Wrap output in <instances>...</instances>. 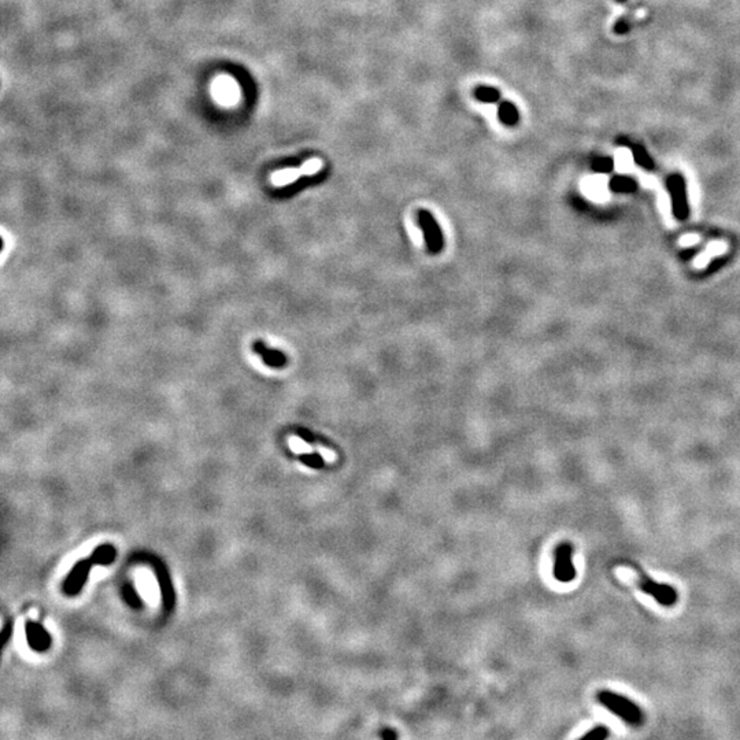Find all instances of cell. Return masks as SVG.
Listing matches in <instances>:
<instances>
[{
	"label": "cell",
	"mask_w": 740,
	"mask_h": 740,
	"mask_svg": "<svg viewBox=\"0 0 740 740\" xmlns=\"http://www.w3.org/2000/svg\"><path fill=\"white\" fill-rule=\"evenodd\" d=\"M610 735V731L606 725H598L595 728H592L590 732H587L583 739H591V740H604L606 739Z\"/></svg>",
	"instance_id": "obj_17"
},
{
	"label": "cell",
	"mask_w": 740,
	"mask_h": 740,
	"mask_svg": "<svg viewBox=\"0 0 740 740\" xmlns=\"http://www.w3.org/2000/svg\"><path fill=\"white\" fill-rule=\"evenodd\" d=\"M420 221H421V225L424 228L425 239H427V243H428L431 252L440 251V248L443 246V238H441V232H440L436 221L433 220L431 213L424 211V210L420 211Z\"/></svg>",
	"instance_id": "obj_7"
},
{
	"label": "cell",
	"mask_w": 740,
	"mask_h": 740,
	"mask_svg": "<svg viewBox=\"0 0 740 740\" xmlns=\"http://www.w3.org/2000/svg\"><path fill=\"white\" fill-rule=\"evenodd\" d=\"M302 461L310 466V468H315V469H319L324 466V457L318 452V454H312V452H305L302 455Z\"/></svg>",
	"instance_id": "obj_19"
},
{
	"label": "cell",
	"mask_w": 740,
	"mask_h": 740,
	"mask_svg": "<svg viewBox=\"0 0 740 740\" xmlns=\"http://www.w3.org/2000/svg\"><path fill=\"white\" fill-rule=\"evenodd\" d=\"M554 577L561 583H570L576 577L573 547L566 542L559 545L555 550Z\"/></svg>",
	"instance_id": "obj_4"
},
{
	"label": "cell",
	"mask_w": 740,
	"mask_h": 740,
	"mask_svg": "<svg viewBox=\"0 0 740 740\" xmlns=\"http://www.w3.org/2000/svg\"><path fill=\"white\" fill-rule=\"evenodd\" d=\"M610 185H612V188L615 191H618V192H629V191H633L636 188V183L633 180L625 179V177L615 179Z\"/></svg>",
	"instance_id": "obj_18"
},
{
	"label": "cell",
	"mask_w": 740,
	"mask_h": 740,
	"mask_svg": "<svg viewBox=\"0 0 740 740\" xmlns=\"http://www.w3.org/2000/svg\"><path fill=\"white\" fill-rule=\"evenodd\" d=\"M321 169H322V161L318 159V158H311L301 166V170H302L303 176H312V175L318 173Z\"/></svg>",
	"instance_id": "obj_16"
},
{
	"label": "cell",
	"mask_w": 740,
	"mask_h": 740,
	"mask_svg": "<svg viewBox=\"0 0 740 740\" xmlns=\"http://www.w3.org/2000/svg\"><path fill=\"white\" fill-rule=\"evenodd\" d=\"M597 699L602 706H605L609 712L615 713L626 724L633 727H639L643 724L644 714L642 709L626 696L605 689L598 692Z\"/></svg>",
	"instance_id": "obj_1"
},
{
	"label": "cell",
	"mask_w": 740,
	"mask_h": 740,
	"mask_svg": "<svg viewBox=\"0 0 740 740\" xmlns=\"http://www.w3.org/2000/svg\"><path fill=\"white\" fill-rule=\"evenodd\" d=\"M632 154H633V159H635V162H636L639 166H642V168H644V169H647V170H650V169L654 168V162H653L651 157L647 154V151H646L643 147H640V146L633 147V148H632Z\"/></svg>",
	"instance_id": "obj_14"
},
{
	"label": "cell",
	"mask_w": 740,
	"mask_h": 740,
	"mask_svg": "<svg viewBox=\"0 0 740 740\" xmlns=\"http://www.w3.org/2000/svg\"><path fill=\"white\" fill-rule=\"evenodd\" d=\"M116 549L110 545H103L98 547L94 554L91 555V559L95 565H109L116 559Z\"/></svg>",
	"instance_id": "obj_12"
},
{
	"label": "cell",
	"mask_w": 740,
	"mask_h": 740,
	"mask_svg": "<svg viewBox=\"0 0 740 740\" xmlns=\"http://www.w3.org/2000/svg\"><path fill=\"white\" fill-rule=\"evenodd\" d=\"M95 563H94V561L91 558L77 562L74 565V567L71 569V572L69 573V577L66 579V581L63 584V591L67 595H77L82 590V587H84V584H85V581L88 579L89 570L92 569Z\"/></svg>",
	"instance_id": "obj_5"
},
{
	"label": "cell",
	"mask_w": 740,
	"mask_h": 740,
	"mask_svg": "<svg viewBox=\"0 0 740 740\" xmlns=\"http://www.w3.org/2000/svg\"><path fill=\"white\" fill-rule=\"evenodd\" d=\"M613 165H615V162L610 158H599V159L594 161V164H592L594 169L597 172H601V173L610 172L613 169Z\"/></svg>",
	"instance_id": "obj_21"
},
{
	"label": "cell",
	"mask_w": 740,
	"mask_h": 740,
	"mask_svg": "<svg viewBox=\"0 0 740 740\" xmlns=\"http://www.w3.org/2000/svg\"><path fill=\"white\" fill-rule=\"evenodd\" d=\"M256 351L265 358V361L269 364V365H276V367H280V365H284L285 362V358L283 354L277 353V351H270V350H266L261 343L256 344Z\"/></svg>",
	"instance_id": "obj_13"
},
{
	"label": "cell",
	"mask_w": 740,
	"mask_h": 740,
	"mask_svg": "<svg viewBox=\"0 0 740 740\" xmlns=\"http://www.w3.org/2000/svg\"><path fill=\"white\" fill-rule=\"evenodd\" d=\"M698 242H699V236L698 235H685L678 240V245L682 247H689L696 245Z\"/></svg>",
	"instance_id": "obj_22"
},
{
	"label": "cell",
	"mask_w": 740,
	"mask_h": 740,
	"mask_svg": "<svg viewBox=\"0 0 740 740\" xmlns=\"http://www.w3.org/2000/svg\"><path fill=\"white\" fill-rule=\"evenodd\" d=\"M727 249H728V247H727L725 243H723V242H713V243H709L707 247H706V249H705L703 252H701V254L695 258V261H694V266H695L696 269H703V267L710 262L712 258H714V256H717V255H720V254H724Z\"/></svg>",
	"instance_id": "obj_9"
},
{
	"label": "cell",
	"mask_w": 740,
	"mask_h": 740,
	"mask_svg": "<svg viewBox=\"0 0 740 740\" xmlns=\"http://www.w3.org/2000/svg\"><path fill=\"white\" fill-rule=\"evenodd\" d=\"M211 92L214 99L225 107L235 106L240 99V89L235 78L229 76H220L213 81Z\"/></svg>",
	"instance_id": "obj_3"
},
{
	"label": "cell",
	"mask_w": 740,
	"mask_h": 740,
	"mask_svg": "<svg viewBox=\"0 0 740 740\" xmlns=\"http://www.w3.org/2000/svg\"><path fill=\"white\" fill-rule=\"evenodd\" d=\"M668 189L671 191L673 209L678 218H685L687 215V199H685V184L681 176L673 175L668 179Z\"/></svg>",
	"instance_id": "obj_6"
},
{
	"label": "cell",
	"mask_w": 740,
	"mask_h": 740,
	"mask_svg": "<svg viewBox=\"0 0 740 740\" xmlns=\"http://www.w3.org/2000/svg\"><path fill=\"white\" fill-rule=\"evenodd\" d=\"M26 637L29 646L36 651H46L51 646V637L46 629L36 622H26Z\"/></svg>",
	"instance_id": "obj_8"
},
{
	"label": "cell",
	"mask_w": 740,
	"mask_h": 740,
	"mask_svg": "<svg viewBox=\"0 0 740 740\" xmlns=\"http://www.w3.org/2000/svg\"><path fill=\"white\" fill-rule=\"evenodd\" d=\"M475 95L479 100L482 102H487V103H493V102H497L499 98H500V94L496 88L493 87H477L476 91H475Z\"/></svg>",
	"instance_id": "obj_15"
},
{
	"label": "cell",
	"mask_w": 740,
	"mask_h": 740,
	"mask_svg": "<svg viewBox=\"0 0 740 740\" xmlns=\"http://www.w3.org/2000/svg\"><path fill=\"white\" fill-rule=\"evenodd\" d=\"M637 585L644 594L651 595L662 606L671 608L678 602V591L672 585L658 583L642 572H639Z\"/></svg>",
	"instance_id": "obj_2"
},
{
	"label": "cell",
	"mask_w": 740,
	"mask_h": 740,
	"mask_svg": "<svg viewBox=\"0 0 740 740\" xmlns=\"http://www.w3.org/2000/svg\"><path fill=\"white\" fill-rule=\"evenodd\" d=\"M497 114L500 121L507 126H513L518 123V110L511 102H502L499 105Z\"/></svg>",
	"instance_id": "obj_11"
},
{
	"label": "cell",
	"mask_w": 740,
	"mask_h": 740,
	"mask_svg": "<svg viewBox=\"0 0 740 740\" xmlns=\"http://www.w3.org/2000/svg\"><path fill=\"white\" fill-rule=\"evenodd\" d=\"M381 738L382 739L394 740L398 739V734L394 732L392 730H385L382 734H381Z\"/></svg>",
	"instance_id": "obj_24"
},
{
	"label": "cell",
	"mask_w": 740,
	"mask_h": 740,
	"mask_svg": "<svg viewBox=\"0 0 740 740\" xmlns=\"http://www.w3.org/2000/svg\"><path fill=\"white\" fill-rule=\"evenodd\" d=\"M318 452L324 457L325 461H335V458H336L335 454H333L331 450H326V448H324V447H318Z\"/></svg>",
	"instance_id": "obj_23"
},
{
	"label": "cell",
	"mask_w": 740,
	"mask_h": 740,
	"mask_svg": "<svg viewBox=\"0 0 740 740\" xmlns=\"http://www.w3.org/2000/svg\"><path fill=\"white\" fill-rule=\"evenodd\" d=\"M290 447L292 448V451H295V452H298V454L311 452V447L308 446L305 440H302V439L298 437V436H292V437H290Z\"/></svg>",
	"instance_id": "obj_20"
},
{
	"label": "cell",
	"mask_w": 740,
	"mask_h": 740,
	"mask_svg": "<svg viewBox=\"0 0 740 740\" xmlns=\"http://www.w3.org/2000/svg\"><path fill=\"white\" fill-rule=\"evenodd\" d=\"M301 176H303L301 168L299 169L288 168V169H281V170L273 173L272 177H270V182L274 186H284V185L291 184V183L297 182Z\"/></svg>",
	"instance_id": "obj_10"
}]
</instances>
